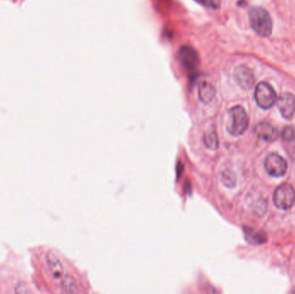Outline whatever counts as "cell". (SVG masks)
Listing matches in <instances>:
<instances>
[{
  "instance_id": "7",
  "label": "cell",
  "mask_w": 295,
  "mask_h": 294,
  "mask_svg": "<svg viewBox=\"0 0 295 294\" xmlns=\"http://www.w3.org/2000/svg\"><path fill=\"white\" fill-rule=\"evenodd\" d=\"M277 107L282 117L286 119H290L295 112V96L288 92L282 93L278 99Z\"/></svg>"
},
{
  "instance_id": "2",
  "label": "cell",
  "mask_w": 295,
  "mask_h": 294,
  "mask_svg": "<svg viewBox=\"0 0 295 294\" xmlns=\"http://www.w3.org/2000/svg\"><path fill=\"white\" fill-rule=\"evenodd\" d=\"M230 120L227 124V131L234 136L241 135L249 126V117L242 107H234L230 112Z\"/></svg>"
},
{
  "instance_id": "15",
  "label": "cell",
  "mask_w": 295,
  "mask_h": 294,
  "mask_svg": "<svg viewBox=\"0 0 295 294\" xmlns=\"http://www.w3.org/2000/svg\"><path fill=\"white\" fill-rule=\"evenodd\" d=\"M281 137L286 142H290L295 140V128L294 126L285 127L281 133Z\"/></svg>"
},
{
  "instance_id": "11",
  "label": "cell",
  "mask_w": 295,
  "mask_h": 294,
  "mask_svg": "<svg viewBox=\"0 0 295 294\" xmlns=\"http://www.w3.org/2000/svg\"><path fill=\"white\" fill-rule=\"evenodd\" d=\"M216 95V89L214 85L204 81L199 86V98L204 104L210 103Z\"/></svg>"
},
{
  "instance_id": "6",
  "label": "cell",
  "mask_w": 295,
  "mask_h": 294,
  "mask_svg": "<svg viewBox=\"0 0 295 294\" xmlns=\"http://www.w3.org/2000/svg\"><path fill=\"white\" fill-rule=\"evenodd\" d=\"M179 59L182 66L188 70H193L199 66V54L192 47L183 46L181 48L179 51Z\"/></svg>"
},
{
  "instance_id": "9",
  "label": "cell",
  "mask_w": 295,
  "mask_h": 294,
  "mask_svg": "<svg viewBox=\"0 0 295 294\" xmlns=\"http://www.w3.org/2000/svg\"><path fill=\"white\" fill-rule=\"evenodd\" d=\"M255 133L260 139L265 142H273L277 138V130L272 124L266 122H262L257 124L255 128Z\"/></svg>"
},
{
  "instance_id": "12",
  "label": "cell",
  "mask_w": 295,
  "mask_h": 294,
  "mask_svg": "<svg viewBox=\"0 0 295 294\" xmlns=\"http://www.w3.org/2000/svg\"><path fill=\"white\" fill-rule=\"evenodd\" d=\"M204 143L209 149L212 150H217L218 149V136H217V131L214 126L207 129V131L204 134Z\"/></svg>"
},
{
  "instance_id": "4",
  "label": "cell",
  "mask_w": 295,
  "mask_h": 294,
  "mask_svg": "<svg viewBox=\"0 0 295 294\" xmlns=\"http://www.w3.org/2000/svg\"><path fill=\"white\" fill-rule=\"evenodd\" d=\"M295 202V191L291 185L284 183L276 188L274 193V203L278 208L290 209Z\"/></svg>"
},
{
  "instance_id": "10",
  "label": "cell",
  "mask_w": 295,
  "mask_h": 294,
  "mask_svg": "<svg viewBox=\"0 0 295 294\" xmlns=\"http://www.w3.org/2000/svg\"><path fill=\"white\" fill-rule=\"evenodd\" d=\"M46 261L47 264H48L54 278L60 279L63 274V267H62L61 261L58 259L56 255H54L53 253H51V252H49L47 254Z\"/></svg>"
},
{
  "instance_id": "14",
  "label": "cell",
  "mask_w": 295,
  "mask_h": 294,
  "mask_svg": "<svg viewBox=\"0 0 295 294\" xmlns=\"http://www.w3.org/2000/svg\"><path fill=\"white\" fill-rule=\"evenodd\" d=\"M61 288L66 294H75L78 291L77 284L75 279L70 275L66 276L61 280Z\"/></svg>"
},
{
  "instance_id": "5",
  "label": "cell",
  "mask_w": 295,
  "mask_h": 294,
  "mask_svg": "<svg viewBox=\"0 0 295 294\" xmlns=\"http://www.w3.org/2000/svg\"><path fill=\"white\" fill-rule=\"evenodd\" d=\"M265 168L268 173L274 177L283 176L288 170V163L286 160L278 154H269L265 159Z\"/></svg>"
},
{
  "instance_id": "16",
  "label": "cell",
  "mask_w": 295,
  "mask_h": 294,
  "mask_svg": "<svg viewBox=\"0 0 295 294\" xmlns=\"http://www.w3.org/2000/svg\"><path fill=\"white\" fill-rule=\"evenodd\" d=\"M195 1L205 7L214 9V10L218 9L221 4V0H195Z\"/></svg>"
},
{
  "instance_id": "3",
  "label": "cell",
  "mask_w": 295,
  "mask_h": 294,
  "mask_svg": "<svg viewBox=\"0 0 295 294\" xmlns=\"http://www.w3.org/2000/svg\"><path fill=\"white\" fill-rule=\"evenodd\" d=\"M256 103L261 108L268 110L276 102V93L274 88L266 82H261L256 85L255 91Z\"/></svg>"
},
{
  "instance_id": "1",
  "label": "cell",
  "mask_w": 295,
  "mask_h": 294,
  "mask_svg": "<svg viewBox=\"0 0 295 294\" xmlns=\"http://www.w3.org/2000/svg\"><path fill=\"white\" fill-rule=\"evenodd\" d=\"M249 22L256 34L268 37L272 33L273 23L270 15L264 8L255 7L249 11Z\"/></svg>"
},
{
  "instance_id": "13",
  "label": "cell",
  "mask_w": 295,
  "mask_h": 294,
  "mask_svg": "<svg viewBox=\"0 0 295 294\" xmlns=\"http://www.w3.org/2000/svg\"><path fill=\"white\" fill-rule=\"evenodd\" d=\"M247 241L252 244H261L266 241V236L262 232H256L251 229H247L245 231Z\"/></svg>"
},
{
  "instance_id": "8",
  "label": "cell",
  "mask_w": 295,
  "mask_h": 294,
  "mask_svg": "<svg viewBox=\"0 0 295 294\" xmlns=\"http://www.w3.org/2000/svg\"><path fill=\"white\" fill-rule=\"evenodd\" d=\"M234 78L241 88L249 90L255 84V76L253 72L246 66H239L234 72Z\"/></svg>"
},
{
  "instance_id": "17",
  "label": "cell",
  "mask_w": 295,
  "mask_h": 294,
  "mask_svg": "<svg viewBox=\"0 0 295 294\" xmlns=\"http://www.w3.org/2000/svg\"><path fill=\"white\" fill-rule=\"evenodd\" d=\"M289 143H292V144L288 148V154L291 156L292 159L294 160L295 161V140L292 141Z\"/></svg>"
}]
</instances>
